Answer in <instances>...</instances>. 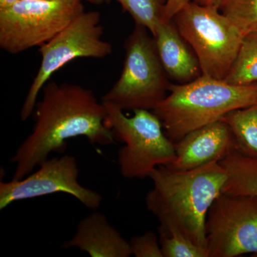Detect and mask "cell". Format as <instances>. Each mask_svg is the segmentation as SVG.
I'll return each mask as SVG.
<instances>
[{
	"label": "cell",
	"instance_id": "1",
	"mask_svg": "<svg viewBox=\"0 0 257 257\" xmlns=\"http://www.w3.org/2000/svg\"><path fill=\"white\" fill-rule=\"evenodd\" d=\"M42 91L32 133L10 160L16 166L14 179L30 175L51 154L62 153L70 139L84 137L89 143L100 146L114 143L112 132L106 124L105 105L90 89L49 81Z\"/></svg>",
	"mask_w": 257,
	"mask_h": 257
},
{
	"label": "cell",
	"instance_id": "2",
	"mask_svg": "<svg viewBox=\"0 0 257 257\" xmlns=\"http://www.w3.org/2000/svg\"><path fill=\"white\" fill-rule=\"evenodd\" d=\"M150 178L153 188L145 202L147 209L160 221L159 233H179L207 249L206 219L226 181L222 165L213 162L189 170L160 166Z\"/></svg>",
	"mask_w": 257,
	"mask_h": 257
},
{
	"label": "cell",
	"instance_id": "3",
	"mask_svg": "<svg viewBox=\"0 0 257 257\" xmlns=\"http://www.w3.org/2000/svg\"><path fill=\"white\" fill-rule=\"evenodd\" d=\"M169 92L152 111L174 143L230 111L257 104V83L234 84L205 75L187 84L172 82Z\"/></svg>",
	"mask_w": 257,
	"mask_h": 257
},
{
	"label": "cell",
	"instance_id": "4",
	"mask_svg": "<svg viewBox=\"0 0 257 257\" xmlns=\"http://www.w3.org/2000/svg\"><path fill=\"white\" fill-rule=\"evenodd\" d=\"M135 24L124 43L125 59L119 78L101 98L122 110L152 111L167 96L172 82L166 73L153 36Z\"/></svg>",
	"mask_w": 257,
	"mask_h": 257
},
{
	"label": "cell",
	"instance_id": "5",
	"mask_svg": "<svg viewBox=\"0 0 257 257\" xmlns=\"http://www.w3.org/2000/svg\"><path fill=\"white\" fill-rule=\"evenodd\" d=\"M103 103L106 126L115 140L124 144L117 157L124 178L150 177L157 167L170 165L175 160V143L164 133L162 122L153 111L137 109L128 117L118 106Z\"/></svg>",
	"mask_w": 257,
	"mask_h": 257
},
{
	"label": "cell",
	"instance_id": "6",
	"mask_svg": "<svg viewBox=\"0 0 257 257\" xmlns=\"http://www.w3.org/2000/svg\"><path fill=\"white\" fill-rule=\"evenodd\" d=\"M172 20L197 56L202 75L224 80L239 54L242 33L219 8L194 1Z\"/></svg>",
	"mask_w": 257,
	"mask_h": 257
},
{
	"label": "cell",
	"instance_id": "7",
	"mask_svg": "<svg viewBox=\"0 0 257 257\" xmlns=\"http://www.w3.org/2000/svg\"><path fill=\"white\" fill-rule=\"evenodd\" d=\"M103 33L100 13L84 12L40 47L41 63L20 111L23 121L28 120L35 111L37 96L59 69L76 59H104L112 54V45L103 39Z\"/></svg>",
	"mask_w": 257,
	"mask_h": 257
},
{
	"label": "cell",
	"instance_id": "8",
	"mask_svg": "<svg viewBox=\"0 0 257 257\" xmlns=\"http://www.w3.org/2000/svg\"><path fill=\"white\" fill-rule=\"evenodd\" d=\"M84 12L82 0H20L0 10V47L17 55L41 47Z\"/></svg>",
	"mask_w": 257,
	"mask_h": 257
},
{
	"label": "cell",
	"instance_id": "9",
	"mask_svg": "<svg viewBox=\"0 0 257 257\" xmlns=\"http://www.w3.org/2000/svg\"><path fill=\"white\" fill-rule=\"evenodd\" d=\"M205 234L209 257L257 255V196L221 192L208 211Z\"/></svg>",
	"mask_w": 257,
	"mask_h": 257
},
{
	"label": "cell",
	"instance_id": "10",
	"mask_svg": "<svg viewBox=\"0 0 257 257\" xmlns=\"http://www.w3.org/2000/svg\"><path fill=\"white\" fill-rule=\"evenodd\" d=\"M38 167L36 172L23 179L0 182L1 210L18 201L55 193L69 194L92 210L100 207L102 196L79 183V170L75 157L64 155L47 159Z\"/></svg>",
	"mask_w": 257,
	"mask_h": 257
},
{
	"label": "cell",
	"instance_id": "11",
	"mask_svg": "<svg viewBox=\"0 0 257 257\" xmlns=\"http://www.w3.org/2000/svg\"><path fill=\"white\" fill-rule=\"evenodd\" d=\"M172 170H189L213 162H219L236 148L232 132L222 120L191 132L175 143Z\"/></svg>",
	"mask_w": 257,
	"mask_h": 257
},
{
	"label": "cell",
	"instance_id": "12",
	"mask_svg": "<svg viewBox=\"0 0 257 257\" xmlns=\"http://www.w3.org/2000/svg\"><path fill=\"white\" fill-rule=\"evenodd\" d=\"M77 247L91 257H130V242L108 221L102 213L94 211L79 221L72 239L62 248Z\"/></svg>",
	"mask_w": 257,
	"mask_h": 257
},
{
	"label": "cell",
	"instance_id": "13",
	"mask_svg": "<svg viewBox=\"0 0 257 257\" xmlns=\"http://www.w3.org/2000/svg\"><path fill=\"white\" fill-rule=\"evenodd\" d=\"M153 37L170 81L178 84H187L202 75L197 56L172 20L162 22Z\"/></svg>",
	"mask_w": 257,
	"mask_h": 257
},
{
	"label": "cell",
	"instance_id": "14",
	"mask_svg": "<svg viewBox=\"0 0 257 257\" xmlns=\"http://www.w3.org/2000/svg\"><path fill=\"white\" fill-rule=\"evenodd\" d=\"M226 179L221 192L231 195L257 196V159L231 150L219 162Z\"/></svg>",
	"mask_w": 257,
	"mask_h": 257
},
{
	"label": "cell",
	"instance_id": "15",
	"mask_svg": "<svg viewBox=\"0 0 257 257\" xmlns=\"http://www.w3.org/2000/svg\"><path fill=\"white\" fill-rule=\"evenodd\" d=\"M220 120L229 125L236 150L257 159V104L230 111Z\"/></svg>",
	"mask_w": 257,
	"mask_h": 257
},
{
	"label": "cell",
	"instance_id": "16",
	"mask_svg": "<svg viewBox=\"0 0 257 257\" xmlns=\"http://www.w3.org/2000/svg\"><path fill=\"white\" fill-rule=\"evenodd\" d=\"M224 80L234 84L257 83V28L243 35L239 54Z\"/></svg>",
	"mask_w": 257,
	"mask_h": 257
},
{
	"label": "cell",
	"instance_id": "17",
	"mask_svg": "<svg viewBox=\"0 0 257 257\" xmlns=\"http://www.w3.org/2000/svg\"><path fill=\"white\" fill-rule=\"evenodd\" d=\"M135 20L155 35L160 24L163 22L167 0H116Z\"/></svg>",
	"mask_w": 257,
	"mask_h": 257
},
{
	"label": "cell",
	"instance_id": "18",
	"mask_svg": "<svg viewBox=\"0 0 257 257\" xmlns=\"http://www.w3.org/2000/svg\"><path fill=\"white\" fill-rule=\"evenodd\" d=\"M219 10L243 35L257 28V0H220Z\"/></svg>",
	"mask_w": 257,
	"mask_h": 257
},
{
	"label": "cell",
	"instance_id": "19",
	"mask_svg": "<svg viewBox=\"0 0 257 257\" xmlns=\"http://www.w3.org/2000/svg\"><path fill=\"white\" fill-rule=\"evenodd\" d=\"M159 239L163 257H209L207 249L179 233H160Z\"/></svg>",
	"mask_w": 257,
	"mask_h": 257
},
{
	"label": "cell",
	"instance_id": "20",
	"mask_svg": "<svg viewBox=\"0 0 257 257\" xmlns=\"http://www.w3.org/2000/svg\"><path fill=\"white\" fill-rule=\"evenodd\" d=\"M132 253L135 257H163L160 239L153 231L134 236L130 241Z\"/></svg>",
	"mask_w": 257,
	"mask_h": 257
},
{
	"label": "cell",
	"instance_id": "21",
	"mask_svg": "<svg viewBox=\"0 0 257 257\" xmlns=\"http://www.w3.org/2000/svg\"><path fill=\"white\" fill-rule=\"evenodd\" d=\"M192 1V0H167L163 22L171 21L179 10Z\"/></svg>",
	"mask_w": 257,
	"mask_h": 257
},
{
	"label": "cell",
	"instance_id": "22",
	"mask_svg": "<svg viewBox=\"0 0 257 257\" xmlns=\"http://www.w3.org/2000/svg\"><path fill=\"white\" fill-rule=\"evenodd\" d=\"M198 4L205 5V6H214L219 8L220 0H192Z\"/></svg>",
	"mask_w": 257,
	"mask_h": 257
},
{
	"label": "cell",
	"instance_id": "23",
	"mask_svg": "<svg viewBox=\"0 0 257 257\" xmlns=\"http://www.w3.org/2000/svg\"><path fill=\"white\" fill-rule=\"evenodd\" d=\"M19 1L20 0H0V10L11 8Z\"/></svg>",
	"mask_w": 257,
	"mask_h": 257
},
{
	"label": "cell",
	"instance_id": "24",
	"mask_svg": "<svg viewBox=\"0 0 257 257\" xmlns=\"http://www.w3.org/2000/svg\"><path fill=\"white\" fill-rule=\"evenodd\" d=\"M82 1H86L93 5H99L102 4L105 0H82Z\"/></svg>",
	"mask_w": 257,
	"mask_h": 257
},
{
	"label": "cell",
	"instance_id": "25",
	"mask_svg": "<svg viewBox=\"0 0 257 257\" xmlns=\"http://www.w3.org/2000/svg\"><path fill=\"white\" fill-rule=\"evenodd\" d=\"M42 1H52V0H42Z\"/></svg>",
	"mask_w": 257,
	"mask_h": 257
},
{
	"label": "cell",
	"instance_id": "26",
	"mask_svg": "<svg viewBox=\"0 0 257 257\" xmlns=\"http://www.w3.org/2000/svg\"><path fill=\"white\" fill-rule=\"evenodd\" d=\"M106 2H109L110 0H105Z\"/></svg>",
	"mask_w": 257,
	"mask_h": 257
}]
</instances>
